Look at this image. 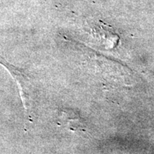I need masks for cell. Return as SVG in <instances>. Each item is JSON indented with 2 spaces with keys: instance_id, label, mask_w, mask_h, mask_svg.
I'll return each instance as SVG.
<instances>
[{
  "instance_id": "6da1fadb",
  "label": "cell",
  "mask_w": 154,
  "mask_h": 154,
  "mask_svg": "<svg viewBox=\"0 0 154 154\" xmlns=\"http://www.w3.org/2000/svg\"><path fill=\"white\" fill-rule=\"evenodd\" d=\"M0 64L7 69L9 74L11 75V76L14 78V79L16 81L18 84L23 106H24L25 111H26V116L30 119V122H32L31 111H32V101L31 94H32V86L29 78L26 76L24 72L21 71L20 69L17 68L14 65L7 61V59H5L1 54H0Z\"/></svg>"
},
{
  "instance_id": "7a4b0ae2",
  "label": "cell",
  "mask_w": 154,
  "mask_h": 154,
  "mask_svg": "<svg viewBox=\"0 0 154 154\" xmlns=\"http://www.w3.org/2000/svg\"><path fill=\"white\" fill-rule=\"evenodd\" d=\"M59 121L71 131L85 132L86 130L85 121L72 109H62L59 114Z\"/></svg>"
}]
</instances>
